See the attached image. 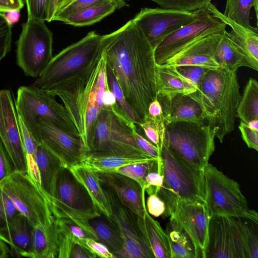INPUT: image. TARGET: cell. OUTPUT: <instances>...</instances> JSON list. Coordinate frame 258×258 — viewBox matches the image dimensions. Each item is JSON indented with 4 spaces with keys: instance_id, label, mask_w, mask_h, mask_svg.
Wrapping results in <instances>:
<instances>
[{
    "instance_id": "6da1fadb",
    "label": "cell",
    "mask_w": 258,
    "mask_h": 258,
    "mask_svg": "<svg viewBox=\"0 0 258 258\" xmlns=\"http://www.w3.org/2000/svg\"><path fill=\"white\" fill-rule=\"evenodd\" d=\"M101 55L133 110L138 123L144 122L157 98L154 50L132 19L101 36Z\"/></svg>"
},
{
    "instance_id": "7a4b0ae2",
    "label": "cell",
    "mask_w": 258,
    "mask_h": 258,
    "mask_svg": "<svg viewBox=\"0 0 258 258\" xmlns=\"http://www.w3.org/2000/svg\"><path fill=\"white\" fill-rule=\"evenodd\" d=\"M237 72L209 69L198 89L189 94L201 106L207 124L221 143L234 129L241 97Z\"/></svg>"
},
{
    "instance_id": "3957f363",
    "label": "cell",
    "mask_w": 258,
    "mask_h": 258,
    "mask_svg": "<svg viewBox=\"0 0 258 258\" xmlns=\"http://www.w3.org/2000/svg\"><path fill=\"white\" fill-rule=\"evenodd\" d=\"M101 35L89 32L53 56L33 85L47 91L89 76L101 57Z\"/></svg>"
},
{
    "instance_id": "277c9868",
    "label": "cell",
    "mask_w": 258,
    "mask_h": 258,
    "mask_svg": "<svg viewBox=\"0 0 258 258\" xmlns=\"http://www.w3.org/2000/svg\"><path fill=\"white\" fill-rule=\"evenodd\" d=\"M135 123L116 103L103 106L93 125L89 151L84 154L95 156H145L134 136Z\"/></svg>"
},
{
    "instance_id": "5b68a950",
    "label": "cell",
    "mask_w": 258,
    "mask_h": 258,
    "mask_svg": "<svg viewBox=\"0 0 258 258\" xmlns=\"http://www.w3.org/2000/svg\"><path fill=\"white\" fill-rule=\"evenodd\" d=\"M101 57L90 76L46 91L62 101L81 139L84 153L89 151L87 138L91 136L95 121L102 108L97 102L98 77L104 63Z\"/></svg>"
},
{
    "instance_id": "8992f818",
    "label": "cell",
    "mask_w": 258,
    "mask_h": 258,
    "mask_svg": "<svg viewBox=\"0 0 258 258\" xmlns=\"http://www.w3.org/2000/svg\"><path fill=\"white\" fill-rule=\"evenodd\" d=\"M55 218H67L83 229L91 238L98 241L90 221L101 216L85 187L76 179L69 168L62 167L56 182L51 202Z\"/></svg>"
},
{
    "instance_id": "52a82bcc",
    "label": "cell",
    "mask_w": 258,
    "mask_h": 258,
    "mask_svg": "<svg viewBox=\"0 0 258 258\" xmlns=\"http://www.w3.org/2000/svg\"><path fill=\"white\" fill-rule=\"evenodd\" d=\"M203 173L205 206L210 217L239 218L258 224V214L249 208L237 182L209 163Z\"/></svg>"
},
{
    "instance_id": "ba28073f",
    "label": "cell",
    "mask_w": 258,
    "mask_h": 258,
    "mask_svg": "<svg viewBox=\"0 0 258 258\" xmlns=\"http://www.w3.org/2000/svg\"><path fill=\"white\" fill-rule=\"evenodd\" d=\"M215 133L208 124L165 122L164 142L195 169L203 171L215 151Z\"/></svg>"
},
{
    "instance_id": "9c48e42d",
    "label": "cell",
    "mask_w": 258,
    "mask_h": 258,
    "mask_svg": "<svg viewBox=\"0 0 258 258\" xmlns=\"http://www.w3.org/2000/svg\"><path fill=\"white\" fill-rule=\"evenodd\" d=\"M15 107L18 116L36 142L39 119L47 120L67 132L79 136L64 106L45 90L33 85L19 87Z\"/></svg>"
},
{
    "instance_id": "30bf717a",
    "label": "cell",
    "mask_w": 258,
    "mask_h": 258,
    "mask_svg": "<svg viewBox=\"0 0 258 258\" xmlns=\"http://www.w3.org/2000/svg\"><path fill=\"white\" fill-rule=\"evenodd\" d=\"M0 188L33 227L54 221L49 197L27 172L14 169L0 181Z\"/></svg>"
},
{
    "instance_id": "8fae6325",
    "label": "cell",
    "mask_w": 258,
    "mask_h": 258,
    "mask_svg": "<svg viewBox=\"0 0 258 258\" xmlns=\"http://www.w3.org/2000/svg\"><path fill=\"white\" fill-rule=\"evenodd\" d=\"M163 185L159 191L205 204L203 171L195 169L163 142L160 151Z\"/></svg>"
},
{
    "instance_id": "7c38bea8",
    "label": "cell",
    "mask_w": 258,
    "mask_h": 258,
    "mask_svg": "<svg viewBox=\"0 0 258 258\" xmlns=\"http://www.w3.org/2000/svg\"><path fill=\"white\" fill-rule=\"evenodd\" d=\"M17 41V63L25 75L37 78L52 56V32L44 21L28 18Z\"/></svg>"
},
{
    "instance_id": "4fadbf2b",
    "label": "cell",
    "mask_w": 258,
    "mask_h": 258,
    "mask_svg": "<svg viewBox=\"0 0 258 258\" xmlns=\"http://www.w3.org/2000/svg\"><path fill=\"white\" fill-rule=\"evenodd\" d=\"M157 195L165 202V216L175 221L187 234L200 257L205 258L210 220L205 204L189 202L159 191Z\"/></svg>"
},
{
    "instance_id": "5bb4252c",
    "label": "cell",
    "mask_w": 258,
    "mask_h": 258,
    "mask_svg": "<svg viewBox=\"0 0 258 258\" xmlns=\"http://www.w3.org/2000/svg\"><path fill=\"white\" fill-rule=\"evenodd\" d=\"M205 258H248L242 218L210 217Z\"/></svg>"
},
{
    "instance_id": "9a60e30c",
    "label": "cell",
    "mask_w": 258,
    "mask_h": 258,
    "mask_svg": "<svg viewBox=\"0 0 258 258\" xmlns=\"http://www.w3.org/2000/svg\"><path fill=\"white\" fill-rule=\"evenodd\" d=\"M102 186L111 210V215L107 218L117 229L124 242L118 258H155L139 228L137 216L120 201L111 189Z\"/></svg>"
},
{
    "instance_id": "2e32d148",
    "label": "cell",
    "mask_w": 258,
    "mask_h": 258,
    "mask_svg": "<svg viewBox=\"0 0 258 258\" xmlns=\"http://www.w3.org/2000/svg\"><path fill=\"white\" fill-rule=\"evenodd\" d=\"M227 25L213 16L206 8L197 10L196 19L164 39L154 50L156 63L162 65L169 58L195 41L221 32Z\"/></svg>"
},
{
    "instance_id": "e0dca14e",
    "label": "cell",
    "mask_w": 258,
    "mask_h": 258,
    "mask_svg": "<svg viewBox=\"0 0 258 258\" xmlns=\"http://www.w3.org/2000/svg\"><path fill=\"white\" fill-rule=\"evenodd\" d=\"M197 15V10L186 11L162 7L145 8L132 20L155 50L168 36L192 22Z\"/></svg>"
},
{
    "instance_id": "ac0fdd59",
    "label": "cell",
    "mask_w": 258,
    "mask_h": 258,
    "mask_svg": "<svg viewBox=\"0 0 258 258\" xmlns=\"http://www.w3.org/2000/svg\"><path fill=\"white\" fill-rule=\"evenodd\" d=\"M37 131V143L49 150L63 167L69 169L81 163L84 150L80 136L67 132L44 119L38 120Z\"/></svg>"
},
{
    "instance_id": "d6986e66",
    "label": "cell",
    "mask_w": 258,
    "mask_h": 258,
    "mask_svg": "<svg viewBox=\"0 0 258 258\" xmlns=\"http://www.w3.org/2000/svg\"><path fill=\"white\" fill-rule=\"evenodd\" d=\"M0 140L15 170L27 172L19 117L10 90H0Z\"/></svg>"
},
{
    "instance_id": "ffe728a7",
    "label": "cell",
    "mask_w": 258,
    "mask_h": 258,
    "mask_svg": "<svg viewBox=\"0 0 258 258\" xmlns=\"http://www.w3.org/2000/svg\"><path fill=\"white\" fill-rule=\"evenodd\" d=\"M224 31L195 41L167 59L163 64L175 67L190 65L220 69L215 54Z\"/></svg>"
},
{
    "instance_id": "44dd1931",
    "label": "cell",
    "mask_w": 258,
    "mask_h": 258,
    "mask_svg": "<svg viewBox=\"0 0 258 258\" xmlns=\"http://www.w3.org/2000/svg\"><path fill=\"white\" fill-rule=\"evenodd\" d=\"M101 183L111 189L120 201L137 216L147 210L145 189L133 179L118 172H98Z\"/></svg>"
},
{
    "instance_id": "7402d4cb",
    "label": "cell",
    "mask_w": 258,
    "mask_h": 258,
    "mask_svg": "<svg viewBox=\"0 0 258 258\" xmlns=\"http://www.w3.org/2000/svg\"><path fill=\"white\" fill-rule=\"evenodd\" d=\"M157 98L161 105L165 122L191 121L202 123L205 120L201 106L189 94H158Z\"/></svg>"
},
{
    "instance_id": "603a6c76",
    "label": "cell",
    "mask_w": 258,
    "mask_h": 258,
    "mask_svg": "<svg viewBox=\"0 0 258 258\" xmlns=\"http://www.w3.org/2000/svg\"><path fill=\"white\" fill-rule=\"evenodd\" d=\"M33 229L28 219L19 212L0 228V240L8 245L11 256L27 257L32 246Z\"/></svg>"
},
{
    "instance_id": "cb8c5ba5",
    "label": "cell",
    "mask_w": 258,
    "mask_h": 258,
    "mask_svg": "<svg viewBox=\"0 0 258 258\" xmlns=\"http://www.w3.org/2000/svg\"><path fill=\"white\" fill-rule=\"evenodd\" d=\"M206 8L215 17L231 28L226 34L232 42L246 55L258 71V30H252L227 18L215 5L209 3Z\"/></svg>"
},
{
    "instance_id": "d4e9b609",
    "label": "cell",
    "mask_w": 258,
    "mask_h": 258,
    "mask_svg": "<svg viewBox=\"0 0 258 258\" xmlns=\"http://www.w3.org/2000/svg\"><path fill=\"white\" fill-rule=\"evenodd\" d=\"M69 169L76 179L86 189L101 213L105 217H109L111 215L110 205L100 182L98 173L82 163L74 165Z\"/></svg>"
},
{
    "instance_id": "484cf974",
    "label": "cell",
    "mask_w": 258,
    "mask_h": 258,
    "mask_svg": "<svg viewBox=\"0 0 258 258\" xmlns=\"http://www.w3.org/2000/svg\"><path fill=\"white\" fill-rule=\"evenodd\" d=\"M137 222L155 258H171L168 237L159 222L152 218L147 210L143 217L137 216Z\"/></svg>"
},
{
    "instance_id": "4316f807",
    "label": "cell",
    "mask_w": 258,
    "mask_h": 258,
    "mask_svg": "<svg viewBox=\"0 0 258 258\" xmlns=\"http://www.w3.org/2000/svg\"><path fill=\"white\" fill-rule=\"evenodd\" d=\"M58 252V239L55 219L48 225L34 227L32 246L27 257L56 258Z\"/></svg>"
},
{
    "instance_id": "83f0119b",
    "label": "cell",
    "mask_w": 258,
    "mask_h": 258,
    "mask_svg": "<svg viewBox=\"0 0 258 258\" xmlns=\"http://www.w3.org/2000/svg\"><path fill=\"white\" fill-rule=\"evenodd\" d=\"M36 163L40 177V185L51 202L55 193L57 175L63 167L59 160L41 144L37 145Z\"/></svg>"
},
{
    "instance_id": "f1b7e54d",
    "label": "cell",
    "mask_w": 258,
    "mask_h": 258,
    "mask_svg": "<svg viewBox=\"0 0 258 258\" xmlns=\"http://www.w3.org/2000/svg\"><path fill=\"white\" fill-rule=\"evenodd\" d=\"M155 78L157 94L172 95L180 93L190 94L194 92L175 67L156 64Z\"/></svg>"
},
{
    "instance_id": "f546056e",
    "label": "cell",
    "mask_w": 258,
    "mask_h": 258,
    "mask_svg": "<svg viewBox=\"0 0 258 258\" xmlns=\"http://www.w3.org/2000/svg\"><path fill=\"white\" fill-rule=\"evenodd\" d=\"M126 6L124 0H111L72 14L62 22L75 27L91 25Z\"/></svg>"
},
{
    "instance_id": "4dcf8cb0",
    "label": "cell",
    "mask_w": 258,
    "mask_h": 258,
    "mask_svg": "<svg viewBox=\"0 0 258 258\" xmlns=\"http://www.w3.org/2000/svg\"><path fill=\"white\" fill-rule=\"evenodd\" d=\"M215 59L222 70L235 71L242 67L254 70L249 59L228 37L226 30L223 32L217 47Z\"/></svg>"
},
{
    "instance_id": "1f68e13d",
    "label": "cell",
    "mask_w": 258,
    "mask_h": 258,
    "mask_svg": "<svg viewBox=\"0 0 258 258\" xmlns=\"http://www.w3.org/2000/svg\"><path fill=\"white\" fill-rule=\"evenodd\" d=\"M154 160H156L151 157L95 156L84 154L81 163L97 172L105 173L116 172L126 165Z\"/></svg>"
},
{
    "instance_id": "d6a6232c",
    "label": "cell",
    "mask_w": 258,
    "mask_h": 258,
    "mask_svg": "<svg viewBox=\"0 0 258 258\" xmlns=\"http://www.w3.org/2000/svg\"><path fill=\"white\" fill-rule=\"evenodd\" d=\"M171 258H200L197 249L187 234L173 220L166 226Z\"/></svg>"
},
{
    "instance_id": "836d02e7",
    "label": "cell",
    "mask_w": 258,
    "mask_h": 258,
    "mask_svg": "<svg viewBox=\"0 0 258 258\" xmlns=\"http://www.w3.org/2000/svg\"><path fill=\"white\" fill-rule=\"evenodd\" d=\"M97 217L90 223L97 235L98 241L105 245L118 258L124 246L123 239L117 229L106 217V219Z\"/></svg>"
},
{
    "instance_id": "e575fe53",
    "label": "cell",
    "mask_w": 258,
    "mask_h": 258,
    "mask_svg": "<svg viewBox=\"0 0 258 258\" xmlns=\"http://www.w3.org/2000/svg\"><path fill=\"white\" fill-rule=\"evenodd\" d=\"M12 162L0 140V181L14 170ZM18 213L14 203L0 188V228L11 221Z\"/></svg>"
},
{
    "instance_id": "d590c367",
    "label": "cell",
    "mask_w": 258,
    "mask_h": 258,
    "mask_svg": "<svg viewBox=\"0 0 258 258\" xmlns=\"http://www.w3.org/2000/svg\"><path fill=\"white\" fill-rule=\"evenodd\" d=\"M236 117L247 124L258 119V82L250 78L248 81L237 106Z\"/></svg>"
},
{
    "instance_id": "8d00e7d4",
    "label": "cell",
    "mask_w": 258,
    "mask_h": 258,
    "mask_svg": "<svg viewBox=\"0 0 258 258\" xmlns=\"http://www.w3.org/2000/svg\"><path fill=\"white\" fill-rule=\"evenodd\" d=\"M252 7L254 8L257 20L258 0H226L223 14L242 26L252 30H257V27L252 26L250 22V12Z\"/></svg>"
},
{
    "instance_id": "74e56055",
    "label": "cell",
    "mask_w": 258,
    "mask_h": 258,
    "mask_svg": "<svg viewBox=\"0 0 258 258\" xmlns=\"http://www.w3.org/2000/svg\"><path fill=\"white\" fill-rule=\"evenodd\" d=\"M19 120L27 163V172L35 181L40 185V177L36 163V152L38 144L26 128L19 117Z\"/></svg>"
},
{
    "instance_id": "f35d334b",
    "label": "cell",
    "mask_w": 258,
    "mask_h": 258,
    "mask_svg": "<svg viewBox=\"0 0 258 258\" xmlns=\"http://www.w3.org/2000/svg\"><path fill=\"white\" fill-rule=\"evenodd\" d=\"M138 124L143 130L148 140L160 152L165 137V120L164 116L152 117L148 115L144 122Z\"/></svg>"
},
{
    "instance_id": "ab89813d",
    "label": "cell",
    "mask_w": 258,
    "mask_h": 258,
    "mask_svg": "<svg viewBox=\"0 0 258 258\" xmlns=\"http://www.w3.org/2000/svg\"><path fill=\"white\" fill-rule=\"evenodd\" d=\"M157 161H149L126 165L119 168L116 172L136 181L143 188L145 189V178L154 168Z\"/></svg>"
},
{
    "instance_id": "60d3db41",
    "label": "cell",
    "mask_w": 258,
    "mask_h": 258,
    "mask_svg": "<svg viewBox=\"0 0 258 258\" xmlns=\"http://www.w3.org/2000/svg\"><path fill=\"white\" fill-rule=\"evenodd\" d=\"M106 75L108 87L113 93L116 102L122 111L135 123H138V119L133 110L127 104L121 90L110 69L106 65Z\"/></svg>"
},
{
    "instance_id": "b9f144b4",
    "label": "cell",
    "mask_w": 258,
    "mask_h": 258,
    "mask_svg": "<svg viewBox=\"0 0 258 258\" xmlns=\"http://www.w3.org/2000/svg\"><path fill=\"white\" fill-rule=\"evenodd\" d=\"M58 239L57 257L70 258L72 247L76 238L67 229L61 220L55 218Z\"/></svg>"
},
{
    "instance_id": "7bdbcfd3",
    "label": "cell",
    "mask_w": 258,
    "mask_h": 258,
    "mask_svg": "<svg viewBox=\"0 0 258 258\" xmlns=\"http://www.w3.org/2000/svg\"><path fill=\"white\" fill-rule=\"evenodd\" d=\"M164 8L194 11L206 8L212 0H150Z\"/></svg>"
},
{
    "instance_id": "ee69618b",
    "label": "cell",
    "mask_w": 258,
    "mask_h": 258,
    "mask_svg": "<svg viewBox=\"0 0 258 258\" xmlns=\"http://www.w3.org/2000/svg\"><path fill=\"white\" fill-rule=\"evenodd\" d=\"M178 72L187 81L195 92L209 69L197 66H181L176 67ZM193 92V93H194Z\"/></svg>"
},
{
    "instance_id": "f6af8a7d",
    "label": "cell",
    "mask_w": 258,
    "mask_h": 258,
    "mask_svg": "<svg viewBox=\"0 0 258 258\" xmlns=\"http://www.w3.org/2000/svg\"><path fill=\"white\" fill-rule=\"evenodd\" d=\"M110 1L111 0H74L60 9L55 14L53 21L62 22L72 14L96 5Z\"/></svg>"
},
{
    "instance_id": "bcb514c9",
    "label": "cell",
    "mask_w": 258,
    "mask_h": 258,
    "mask_svg": "<svg viewBox=\"0 0 258 258\" xmlns=\"http://www.w3.org/2000/svg\"><path fill=\"white\" fill-rule=\"evenodd\" d=\"M145 182V192L148 195H157L163 185L161 157L157 160L154 168L146 176Z\"/></svg>"
},
{
    "instance_id": "7dc6e473",
    "label": "cell",
    "mask_w": 258,
    "mask_h": 258,
    "mask_svg": "<svg viewBox=\"0 0 258 258\" xmlns=\"http://www.w3.org/2000/svg\"><path fill=\"white\" fill-rule=\"evenodd\" d=\"M12 26L6 20L5 13L0 12V62L11 50Z\"/></svg>"
},
{
    "instance_id": "c3c4849f",
    "label": "cell",
    "mask_w": 258,
    "mask_h": 258,
    "mask_svg": "<svg viewBox=\"0 0 258 258\" xmlns=\"http://www.w3.org/2000/svg\"><path fill=\"white\" fill-rule=\"evenodd\" d=\"M75 243L85 246L97 257L115 258L108 247L102 243L91 238H78L74 240Z\"/></svg>"
},
{
    "instance_id": "681fc988",
    "label": "cell",
    "mask_w": 258,
    "mask_h": 258,
    "mask_svg": "<svg viewBox=\"0 0 258 258\" xmlns=\"http://www.w3.org/2000/svg\"><path fill=\"white\" fill-rule=\"evenodd\" d=\"M49 0H25L28 18L46 21Z\"/></svg>"
},
{
    "instance_id": "f907efd6",
    "label": "cell",
    "mask_w": 258,
    "mask_h": 258,
    "mask_svg": "<svg viewBox=\"0 0 258 258\" xmlns=\"http://www.w3.org/2000/svg\"><path fill=\"white\" fill-rule=\"evenodd\" d=\"M244 234L248 258L258 257L257 228L252 223L244 222Z\"/></svg>"
},
{
    "instance_id": "816d5d0a",
    "label": "cell",
    "mask_w": 258,
    "mask_h": 258,
    "mask_svg": "<svg viewBox=\"0 0 258 258\" xmlns=\"http://www.w3.org/2000/svg\"><path fill=\"white\" fill-rule=\"evenodd\" d=\"M146 206L148 213L154 217L165 215L166 212L165 203L156 194L149 195Z\"/></svg>"
},
{
    "instance_id": "f5cc1de1",
    "label": "cell",
    "mask_w": 258,
    "mask_h": 258,
    "mask_svg": "<svg viewBox=\"0 0 258 258\" xmlns=\"http://www.w3.org/2000/svg\"><path fill=\"white\" fill-rule=\"evenodd\" d=\"M239 129L241 137L246 144L250 149L258 151V131L251 128L247 124L241 121L239 125Z\"/></svg>"
},
{
    "instance_id": "db71d44e",
    "label": "cell",
    "mask_w": 258,
    "mask_h": 258,
    "mask_svg": "<svg viewBox=\"0 0 258 258\" xmlns=\"http://www.w3.org/2000/svg\"><path fill=\"white\" fill-rule=\"evenodd\" d=\"M134 136L138 146L144 153L156 160L160 158V152L157 148L139 134L137 129L134 131Z\"/></svg>"
},
{
    "instance_id": "11a10c76",
    "label": "cell",
    "mask_w": 258,
    "mask_h": 258,
    "mask_svg": "<svg viewBox=\"0 0 258 258\" xmlns=\"http://www.w3.org/2000/svg\"><path fill=\"white\" fill-rule=\"evenodd\" d=\"M58 219L61 220L67 229L75 238H91L88 233L72 220L67 218Z\"/></svg>"
},
{
    "instance_id": "9f6ffc18",
    "label": "cell",
    "mask_w": 258,
    "mask_h": 258,
    "mask_svg": "<svg viewBox=\"0 0 258 258\" xmlns=\"http://www.w3.org/2000/svg\"><path fill=\"white\" fill-rule=\"evenodd\" d=\"M94 258L97 256L85 246L77 243H74L70 258Z\"/></svg>"
},
{
    "instance_id": "6f0895ef",
    "label": "cell",
    "mask_w": 258,
    "mask_h": 258,
    "mask_svg": "<svg viewBox=\"0 0 258 258\" xmlns=\"http://www.w3.org/2000/svg\"><path fill=\"white\" fill-rule=\"evenodd\" d=\"M24 6L22 0H0V12L18 10H20Z\"/></svg>"
},
{
    "instance_id": "680465c9",
    "label": "cell",
    "mask_w": 258,
    "mask_h": 258,
    "mask_svg": "<svg viewBox=\"0 0 258 258\" xmlns=\"http://www.w3.org/2000/svg\"><path fill=\"white\" fill-rule=\"evenodd\" d=\"M148 115L152 117L164 116L161 105L157 98L150 104L148 107Z\"/></svg>"
},
{
    "instance_id": "91938a15",
    "label": "cell",
    "mask_w": 258,
    "mask_h": 258,
    "mask_svg": "<svg viewBox=\"0 0 258 258\" xmlns=\"http://www.w3.org/2000/svg\"><path fill=\"white\" fill-rule=\"evenodd\" d=\"M103 102V106H112L117 103L113 93L110 91L108 87L104 93Z\"/></svg>"
},
{
    "instance_id": "94428289",
    "label": "cell",
    "mask_w": 258,
    "mask_h": 258,
    "mask_svg": "<svg viewBox=\"0 0 258 258\" xmlns=\"http://www.w3.org/2000/svg\"><path fill=\"white\" fill-rule=\"evenodd\" d=\"M20 11L14 10L4 13L6 20L12 25L19 21L20 17Z\"/></svg>"
},
{
    "instance_id": "6125c7cd",
    "label": "cell",
    "mask_w": 258,
    "mask_h": 258,
    "mask_svg": "<svg viewBox=\"0 0 258 258\" xmlns=\"http://www.w3.org/2000/svg\"><path fill=\"white\" fill-rule=\"evenodd\" d=\"M58 0H49L46 21L50 22L53 21L56 12Z\"/></svg>"
},
{
    "instance_id": "be15d7a7",
    "label": "cell",
    "mask_w": 258,
    "mask_h": 258,
    "mask_svg": "<svg viewBox=\"0 0 258 258\" xmlns=\"http://www.w3.org/2000/svg\"><path fill=\"white\" fill-rule=\"evenodd\" d=\"M69 1L70 0H58L56 14L60 9L66 6Z\"/></svg>"
},
{
    "instance_id": "e7e4bbea",
    "label": "cell",
    "mask_w": 258,
    "mask_h": 258,
    "mask_svg": "<svg viewBox=\"0 0 258 258\" xmlns=\"http://www.w3.org/2000/svg\"><path fill=\"white\" fill-rule=\"evenodd\" d=\"M247 125L252 129L258 131V119H254L250 121Z\"/></svg>"
},
{
    "instance_id": "03108f58",
    "label": "cell",
    "mask_w": 258,
    "mask_h": 258,
    "mask_svg": "<svg viewBox=\"0 0 258 258\" xmlns=\"http://www.w3.org/2000/svg\"><path fill=\"white\" fill-rule=\"evenodd\" d=\"M73 1H74V0H70V1H69V2L68 3V4H69L70 3H71V2ZM68 4H67V5H68Z\"/></svg>"
},
{
    "instance_id": "003e7915",
    "label": "cell",
    "mask_w": 258,
    "mask_h": 258,
    "mask_svg": "<svg viewBox=\"0 0 258 258\" xmlns=\"http://www.w3.org/2000/svg\"><path fill=\"white\" fill-rule=\"evenodd\" d=\"M129 1V0H128Z\"/></svg>"
}]
</instances>
